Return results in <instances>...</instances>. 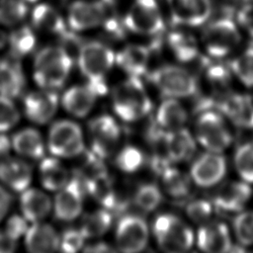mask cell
Here are the masks:
<instances>
[{"label": "cell", "mask_w": 253, "mask_h": 253, "mask_svg": "<svg viewBox=\"0 0 253 253\" xmlns=\"http://www.w3.org/2000/svg\"><path fill=\"white\" fill-rule=\"evenodd\" d=\"M111 104L116 117L129 124L143 120L153 108L140 78L129 76L114 87Z\"/></svg>", "instance_id": "6da1fadb"}, {"label": "cell", "mask_w": 253, "mask_h": 253, "mask_svg": "<svg viewBox=\"0 0 253 253\" xmlns=\"http://www.w3.org/2000/svg\"><path fill=\"white\" fill-rule=\"evenodd\" d=\"M150 231L163 253H186L195 245V231L190 223L172 212L157 214Z\"/></svg>", "instance_id": "7a4b0ae2"}, {"label": "cell", "mask_w": 253, "mask_h": 253, "mask_svg": "<svg viewBox=\"0 0 253 253\" xmlns=\"http://www.w3.org/2000/svg\"><path fill=\"white\" fill-rule=\"evenodd\" d=\"M82 75L98 96L107 93L106 76L116 63V54L100 42L83 43L76 56Z\"/></svg>", "instance_id": "3957f363"}, {"label": "cell", "mask_w": 253, "mask_h": 253, "mask_svg": "<svg viewBox=\"0 0 253 253\" xmlns=\"http://www.w3.org/2000/svg\"><path fill=\"white\" fill-rule=\"evenodd\" d=\"M72 65L73 58L61 46H46L35 57L34 80L39 88L56 91L65 84Z\"/></svg>", "instance_id": "277c9868"}, {"label": "cell", "mask_w": 253, "mask_h": 253, "mask_svg": "<svg viewBox=\"0 0 253 253\" xmlns=\"http://www.w3.org/2000/svg\"><path fill=\"white\" fill-rule=\"evenodd\" d=\"M192 132L198 145L207 151L223 153L233 142L230 124L212 108L198 113Z\"/></svg>", "instance_id": "5b68a950"}, {"label": "cell", "mask_w": 253, "mask_h": 253, "mask_svg": "<svg viewBox=\"0 0 253 253\" xmlns=\"http://www.w3.org/2000/svg\"><path fill=\"white\" fill-rule=\"evenodd\" d=\"M46 149L60 159L76 158L85 149V137L79 124L72 120H58L49 126Z\"/></svg>", "instance_id": "8992f818"}, {"label": "cell", "mask_w": 253, "mask_h": 253, "mask_svg": "<svg viewBox=\"0 0 253 253\" xmlns=\"http://www.w3.org/2000/svg\"><path fill=\"white\" fill-rule=\"evenodd\" d=\"M122 136L121 126L110 115L96 116L87 123L89 149L104 160L112 158L121 147Z\"/></svg>", "instance_id": "52a82bcc"}, {"label": "cell", "mask_w": 253, "mask_h": 253, "mask_svg": "<svg viewBox=\"0 0 253 253\" xmlns=\"http://www.w3.org/2000/svg\"><path fill=\"white\" fill-rule=\"evenodd\" d=\"M201 41L210 56L222 58L239 45L241 42L239 26L229 17H220L205 27Z\"/></svg>", "instance_id": "ba28073f"}, {"label": "cell", "mask_w": 253, "mask_h": 253, "mask_svg": "<svg viewBox=\"0 0 253 253\" xmlns=\"http://www.w3.org/2000/svg\"><path fill=\"white\" fill-rule=\"evenodd\" d=\"M150 82L164 98L185 99L198 92V81L187 69L176 65H163L149 75Z\"/></svg>", "instance_id": "9c48e42d"}, {"label": "cell", "mask_w": 253, "mask_h": 253, "mask_svg": "<svg viewBox=\"0 0 253 253\" xmlns=\"http://www.w3.org/2000/svg\"><path fill=\"white\" fill-rule=\"evenodd\" d=\"M150 233L141 213H123L116 223L115 247L119 253H141L148 245Z\"/></svg>", "instance_id": "30bf717a"}, {"label": "cell", "mask_w": 253, "mask_h": 253, "mask_svg": "<svg viewBox=\"0 0 253 253\" xmlns=\"http://www.w3.org/2000/svg\"><path fill=\"white\" fill-rule=\"evenodd\" d=\"M210 198L215 212L232 215L246 210V206L253 196L250 184L238 179L222 181L216 187Z\"/></svg>", "instance_id": "8fae6325"}, {"label": "cell", "mask_w": 253, "mask_h": 253, "mask_svg": "<svg viewBox=\"0 0 253 253\" xmlns=\"http://www.w3.org/2000/svg\"><path fill=\"white\" fill-rule=\"evenodd\" d=\"M126 30L143 36H157L164 21L156 0H134L123 20Z\"/></svg>", "instance_id": "7c38bea8"}, {"label": "cell", "mask_w": 253, "mask_h": 253, "mask_svg": "<svg viewBox=\"0 0 253 253\" xmlns=\"http://www.w3.org/2000/svg\"><path fill=\"white\" fill-rule=\"evenodd\" d=\"M227 172V161L221 152L207 151L195 155L189 175L195 186L210 189L221 183Z\"/></svg>", "instance_id": "4fadbf2b"}, {"label": "cell", "mask_w": 253, "mask_h": 253, "mask_svg": "<svg viewBox=\"0 0 253 253\" xmlns=\"http://www.w3.org/2000/svg\"><path fill=\"white\" fill-rule=\"evenodd\" d=\"M212 99L213 109L217 110L230 125L241 129L253 130V100L249 96L227 91Z\"/></svg>", "instance_id": "5bb4252c"}, {"label": "cell", "mask_w": 253, "mask_h": 253, "mask_svg": "<svg viewBox=\"0 0 253 253\" xmlns=\"http://www.w3.org/2000/svg\"><path fill=\"white\" fill-rule=\"evenodd\" d=\"M195 244L201 253H228L233 244L231 229L224 221L212 218L198 226Z\"/></svg>", "instance_id": "9a60e30c"}, {"label": "cell", "mask_w": 253, "mask_h": 253, "mask_svg": "<svg viewBox=\"0 0 253 253\" xmlns=\"http://www.w3.org/2000/svg\"><path fill=\"white\" fill-rule=\"evenodd\" d=\"M86 193L81 184L74 178L59 191L52 200V212L56 219L71 222L80 217L83 212Z\"/></svg>", "instance_id": "2e32d148"}, {"label": "cell", "mask_w": 253, "mask_h": 253, "mask_svg": "<svg viewBox=\"0 0 253 253\" xmlns=\"http://www.w3.org/2000/svg\"><path fill=\"white\" fill-rule=\"evenodd\" d=\"M59 106V97L54 90L42 89L27 93L23 99L26 118L36 125H46L55 116Z\"/></svg>", "instance_id": "e0dca14e"}, {"label": "cell", "mask_w": 253, "mask_h": 253, "mask_svg": "<svg viewBox=\"0 0 253 253\" xmlns=\"http://www.w3.org/2000/svg\"><path fill=\"white\" fill-rule=\"evenodd\" d=\"M111 2L77 0L68 8L67 22L71 31H86L101 26L107 16Z\"/></svg>", "instance_id": "ac0fdd59"}, {"label": "cell", "mask_w": 253, "mask_h": 253, "mask_svg": "<svg viewBox=\"0 0 253 253\" xmlns=\"http://www.w3.org/2000/svg\"><path fill=\"white\" fill-rule=\"evenodd\" d=\"M172 21L176 25L199 27L211 15V0H168Z\"/></svg>", "instance_id": "d6986e66"}, {"label": "cell", "mask_w": 253, "mask_h": 253, "mask_svg": "<svg viewBox=\"0 0 253 253\" xmlns=\"http://www.w3.org/2000/svg\"><path fill=\"white\" fill-rule=\"evenodd\" d=\"M33 181V168L27 159L20 156H6L0 159V184L9 191L22 193Z\"/></svg>", "instance_id": "ffe728a7"}, {"label": "cell", "mask_w": 253, "mask_h": 253, "mask_svg": "<svg viewBox=\"0 0 253 253\" xmlns=\"http://www.w3.org/2000/svg\"><path fill=\"white\" fill-rule=\"evenodd\" d=\"M198 143L191 130L183 126L166 131L163 139L165 157L173 164L190 161L196 155Z\"/></svg>", "instance_id": "44dd1931"}, {"label": "cell", "mask_w": 253, "mask_h": 253, "mask_svg": "<svg viewBox=\"0 0 253 253\" xmlns=\"http://www.w3.org/2000/svg\"><path fill=\"white\" fill-rule=\"evenodd\" d=\"M24 237L27 253H57L59 232L49 223H30Z\"/></svg>", "instance_id": "7402d4cb"}, {"label": "cell", "mask_w": 253, "mask_h": 253, "mask_svg": "<svg viewBox=\"0 0 253 253\" xmlns=\"http://www.w3.org/2000/svg\"><path fill=\"white\" fill-rule=\"evenodd\" d=\"M77 162L71 170L72 178L76 179L83 187L85 193L96 182L108 176L110 173L105 160L86 148L76 157Z\"/></svg>", "instance_id": "603a6c76"}, {"label": "cell", "mask_w": 253, "mask_h": 253, "mask_svg": "<svg viewBox=\"0 0 253 253\" xmlns=\"http://www.w3.org/2000/svg\"><path fill=\"white\" fill-rule=\"evenodd\" d=\"M98 94L89 85H74L64 91L60 103L62 108L71 117L83 119L93 110Z\"/></svg>", "instance_id": "cb8c5ba5"}, {"label": "cell", "mask_w": 253, "mask_h": 253, "mask_svg": "<svg viewBox=\"0 0 253 253\" xmlns=\"http://www.w3.org/2000/svg\"><path fill=\"white\" fill-rule=\"evenodd\" d=\"M19 207L21 214L30 223L42 221L52 212V199L45 190L29 187L20 193Z\"/></svg>", "instance_id": "d4e9b609"}, {"label": "cell", "mask_w": 253, "mask_h": 253, "mask_svg": "<svg viewBox=\"0 0 253 253\" xmlns=\"http://www.w3.org/2000/svg\"><path fill=\"white\" fill-rule=\"evenodd\" d=\"M12 150L27 160L40 161L46 153V142L35 127H24L11 136Z\"/></svg>", "instance_id": "484cf974"}, {"label": "cell", "mask_w": 253, "mask_h": 253, "mask_svg": "<svg viewBox=\"0 0 253 253\" xmlns=\"http://www.w3.org/2000/svg\"><path fill=\"white\" fill-rule=\"evenodd\" d=\"M39 162V180L43 190L55 193L71 180V170L60 158L49 154L42 157Z\"/></svg>", "instance_id": "4316f807"}, {"label": "cell", "mask_w": 253, "mask_h": 253, "mask_svg": "<svg viewBox=\"0 0 253 253\" xmlns=\"http://www.w3.org/2000/svg\"><path fill=\"white\" fill-rule=\"evenodd\" d=\"M159 187L163 194L174 200H185L191 193L194 183L189 175L176 164H168L158 173Z\"/></svg>", "instance_id": "83f0119b"}, {"label": "cell", "mask_w": 253, "mask_h": 253, "mask_svg": "<svg viewBox=\"0 0 253 253\" xmlns=\"http://www.w3.org/2000/svg\"><path fill=\"white\" fill-rule=\"evenodd\" d=\"M150 58L148 47L140 44H128L116 54V63L129 77L140 78L146 74Z\"/></svg>", "instance_id": "f1b7e54d"}, {"label": "cell", "mask_w": 253, "mask_h": 253, "mask_svg": "<svg viewBox=\"0 0 253 253\" xmlns=\"http://www.w3.org/2000/svg\"><path fill=\"white\" fill-rule=\"evenodd\" d=\"M188 119V111L179 99L165 98L155 111L154 124L164 131H171L185 126Z\"/></svg>", "instance_id": "f546056e"}, {"label": "cell", "mask_w": 253, "mask_h": 253, "mask_svg": "<svg viewBox=\"0 0 253 253\" xmlns=\"http://www.w3.org/2000/svg\"><path fill=\"white\" fill-rule=\"evenodd\" d=\"M13 56L0 61V95L11 99L19 98L25 90L26 79L20 63Z\"/></svg>", "instance_id": "4dcf8cb0"}, {"label": "cell", "mask_w": 253, "mask_h": 253, "mask_svg": "<svg viewBox=\"0 0 253 253\" xmlns=\"http://www.w3.org/2000/svg\"><path fill=\"white\" fill-rule=\"evenodd\" d=\"M114 214L108 209L101 207L80 215L79 229L87 240L103 237L113 226Z\"/></svg>", "instance_id": "1f68e13d"}, {"label": "cell", "mask_w": 253, "mask_h": 253, "mask_svg": "<svg viewBox=\"0 0 253 253\" xmlns=\"http://www.w3.org/2000/svg\"><path fill=\"white\" fill-rule=\"evenodd\" d=\"M32 23L36 29L59 37L67 31L66 24L59 12L46 3L38 4L33 9Z\"/></svg>", "instance_id": "d6a6232c"}, {"label": "cell", "mask_w": 253, "mask_h": 253, "mask_svg": "<svg viewBox=\"0 0 253 253\" xmlns=\"http://www.w3.org/2000/svg\"><path fill=\"white\" fill-rule=\"evenodd\" d=\"M168 44L181 62L194 61L199 55V45L196 38L187 31L174 30L168 36Z\"/></svg>", "instance_id": "836d02e7"}, {"label": "cell", "mask_w": 253, "mask_h": 253, "mask_svg": "<svg viewBox=\"0 0 253 253\" xmlns=\"http://www.w3.org/2000/svg\"><path fill=\"white\" fill-rule=\"evenodd\" d=\"M162 199L163 192L159 185L146 182L138 185L134 190L130 197V205L138 213H149L160 206Z\"/></svg>", "instance_id": "e575fe53"}, {"label": "cell", "mask_w": 253, "mask_h": 253, "mask_svg": "<svg viewBox=\"0 0 253 253\" xmlns=\"http://www.w3.org/2000/svg\"><path fill=\"white\" fill-rule=\"evenodd\" d=\"M112 158L115 166L125 174L136 173L146 162L144 152L133 144L121 145Z\"/></svg>", "instance_id": "d590c367"}, {"label": "cell", "mask_w": 253, "mask_h": 253, "mask_svg": "<svg viewBox=\"0 0 253 253\" xmlns=\"http://www.w3.org/2000/svg\"><path fill=\"white\" fill-rule=\"evenodd\" d=\"M233 166L240 180L253 185V139L244 141L236 147Z\"/></svg>", "instance_id": "8d00e7d4"}, {"label": "cell", "mask_w": 253, "mask_h": 253, "mask_svg": "<svg viewBox=\"0 0 253 253\" xmlns=\"http://www.w3.org/2000/svg\"><path fill=\"white\" fill-rule=\"evenodd\" d=\"M204 68L206 79L216 96L230 91L233 74L228 65L219 62H207Z\"/></svg>", "instance_id": "74e56055"}, {"label": "cell", "mask_w": 253, "mask_h": 253, "mask_svg": "<svg viewBox=\"0 0 253 253\" xmlns=\"http://www.w3.org/2000/svg\"><path fill=\"white\" fill-rule=\"evenodd\" d=\"M8 42L12 55L19 58L28 55L34 50L37 43V38L30 27L23 26L11 33L8 37Z\"/></svg>", "instance_id": "f35d334b"}, {"label": "cell", "mask_w": 253, "mask_h": 253, "mask_svg": "<svg viewBox=\"0 0 253 253\" xmlns=\"http://www.w3.org/2000/svg\"><path fill=\"white\" fill-rule=\"evenodd\" d=\"M233 77L245 87H253V45L235 56L228 64Z\"/></svg>", "instance_id": "ab89813d"}, {"label": "cell", "mask_w": 253, "mask_h": 253, "mask_svg": "<svg viewBox=\"0 0 253 253\" xmlns=\"http://www.w3.org/2000/svg\"><path fill=\"white\" fill-rule=\"evenodd\" d=\"M231 232L237 243L253 246V211L244 210L233 216Z\"/></svg>", "instance_id": "60d3db41"}, {"label": "cell", "mask_w": 253, "mask_h": 253, "mask_svg": "<svg viewBox=\"0 0 253 253\" xmlns=\"http://www.w3.org/2000/svg\"><path fill=\"white\" fill-rule=\"evenodd\" d=\"M215 211L210 198H194L185 206V213L188 219L198 226L212 219Z\"/></svg>", "instance_id": "b9f144b4"}, {"label": "cell", "mask_w": 253, "mask_h": 253, "mask_svg": "<svg viewBox=\"0 0 253 253\" xmlns=\"http://www.w3.org/2000/svg\"><path fill=\"white\" fill-rule=\"evenodd\" d=\"M28 14L27 3L23 0H0V24L13 27L21 23Z\"/></svg>", "instance_id": "7bdbcfd3"}, {"label": "cell", "mask_w": 253, "mask_h": 253, "mask_svg": "<svg viewBox=\"0 0 253 253\" xmlns=\"http://www.w3.org/2000/svg\"><path fill=\"white\" fill-rule=\"evenodd\" d=\"M86 241L78 226H68L59 232L57 253H81Z\"/></svg>", "instance_id": "ee69618b"}, {"label": "cell", "mask_w": 253, "mask_h": 253, "mask_svg": "<svg viewBox=\"0 0 253 253\" xmlns=\"http://www.w3.org/2000/svg\"><path fill=\"white\" fill-rule=\"evenodd\" d=\"M21 119V114L13 99L0 95V132L11 130Z\"/></svg>", "instance_id": "f6af8a7d"}, {"label": "cell", "mask_w": 253, "mask_h": 253, "mask_svg": "<svg viewBox=\"0 0 253 253\" xmlns=\"http://www.w3.org/2000/svg\"><path fill=\"white\" fill-rule=\"evenodd\" d=\"M236 23L253 38V1L242 4L236 12Z\"/></svg>", "instance_id": "bcb514c9"}, {"label": "cell", "mask_w": 253, "mask_h": 253, "mask_svg": "<svg viewBox=\"0 0 253 253\" xmlns=\"http://www.w3.org/2000/svg\"><path fill=\"white\" fill-rule=\"evenodd\" d=\"M30 225V222L21 214H13L6 220L4 229L16 239L23 237Z\"/></svg>", "instance_id": "7dc6e473"}, {"label": "cell", "mask_w": 253, "mask_h": 253, "mask_svg": "<svg viewBox=\"0 0 253 253\" xmlns=\"http://www.w3.org/2000/svg\"><path fill=\"white\" fill-rule=\"evenodd\" d=\"M81 253H119V251L115 246L108 242L95 240L89 244L86 243Z\"/></svg>", "instance_id": "c3c4849f"}, {"label": "cell", "mask_w": 253, "mask_h": 253, "mask_svg": "<svg viewBox=\"0 0 253 253\" xmlns=\"http://www.w3.org/2000/svg\"><path fill=\"white\" fill-rule=\"evenodd\" d=\"M18 239L10 235L4 228L0 229V253H15Z\"/></svg>", "instance_id": "681fc988"}, {"label": "cell", "mask_w": 253, "mask_h": 253, "mask_svg": "<svg viewBox=\"0 0 253 253\" xmlns=\"http://www.w3.org/2000/svg\"><path fill=\"white\" fill-rule=\"evenodd\" d=\"M12 206V196L10 191L0 184V222L6 217Z\"/></svg>", "instance_id": "f907efd6"}, {"label": "cell", "mask_w": 253, "mask_h": 253, "mask_svg": "<svg viewBox=\"0 0 253 253\" xmlns=\"http://www.w3.org/2000/svg\"><path fill=\"white\" fill-rule=\"evenodd\" d=\"M12 150L11 137H9L6 133L0 132V159L9 156Z\"/></svg>", "instance_id": "816d5d0a"}, {"label": "cell", "mask_w": 253, "mask_h": 253, "mask_svg": "<svg viewBox=\"0 0 253 253\" xmlns=\"http://www.w3.org/2000/svg\"><path fill=\"white\" fill-rule=\"evenodd\" d=\"M248 248L249 247H247V246L241 245V244H239L237 242H235V243L233 242V244H232V246H231V248H230L228 253H250Z\"/></svg>", "instance_id": "f5cc1de1"}, {"label": "cell", "mask_w": 253, "mask_h": 253, "mask_svg": "<svg viewBox=\"0 0 253 253\" xmlns=\"http://www.w3.org/2000/svg\"><path fill=\"white\" fill-rule=\"evenodd\" d=\"M6 41H8V38L3 33L0 32V47L5 43Z\"/></svg>", "instance_id": "db71d44e"}, {"label": "cell", "mask_w": 253, "mask_h": 253, "mask_svg": "<svg viewBox=\"0 0 253 253\" xmlns=\"http://www.w3.org/2000/svg\"><path fill=\"white\" fill-rule=\"evenodd\" d=\"M227 1L234 2V3H241V5H242V4H245V3H248V2H252L253 0H227Z\"/></svg>", "instance_id": "11a10c76"}, {"label": "cell", "mask_w": 253, "mask_h": 253, "mask_svg": "<svg viewBox=\"0 0 253 253\" xmlns=\"http://www.w3.org/2000/svg\"><path fill=\"white\" fill-rule=\"evenodd\" d=\"M23 1L26 2V3H35V2H37L39 0H23Z\"/></svg>", "instance_id": "9f6ffc18"}, {"label": "cell", "mask_w": 253, "mask_h": 253, "mask_svg": "<svg viewBox=\"0 0 253 253\" xmlns=\"http://www.w3.org/2000/svg\"><path fill=\"white\" fill-rule=\"evenodd\" d=\"M186 253H201V252H200V251H194V250H192V249H191V250L187 251Z\"/></svg>", "instance_id": "6f0895ef"}, {"label": "cell", "mask_w": 253, "mask_h": 253, "mask_svg": "<svg viewBox=\"0 0 253 253\" xmlns=\"http://www.w3.org/2000/svg\"><path fill=\"white\" fill-rule=\"evenodd\" d=\"M103 1H106V2H111L112 0H103Z\"/></svg>", "instance_id": "680465c9"}]
</instances>
